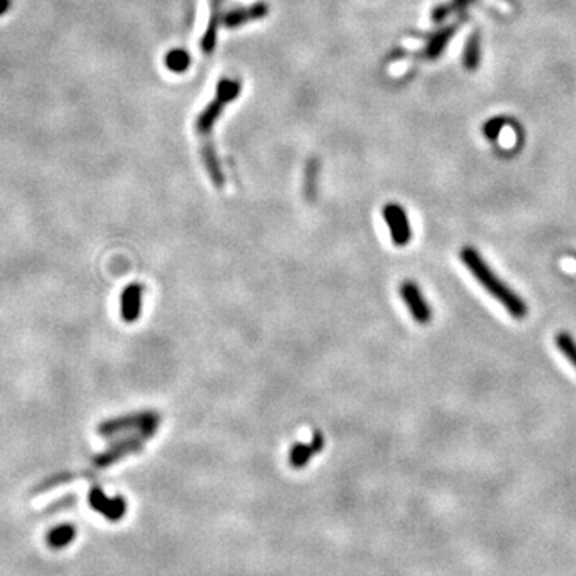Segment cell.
<instances>
[{
	"mask_svg": "<svg viewBox=\"0 0 576 576\" xmlns=\"http://www.w3.org/2000/svg\"><path fill=\"white\" fill-rule=\"evenodd\" d=\"M459 258L466 264L475 279L480 282V285L485 288L495 300L500 301L506 311L516 319H524L528 314V306L522 298H520L512 288H509L504 282L493 273L489 264L484 261L480 253L473 247H464L459 252Z\"/></svg>",
	"mask_w": 576,
	"mask_h": 576,
	"instance_id": "6da1fadb",
	"label": "cell"
},
{
	"mask_svg": "<svg viewBox=\"0 0 576 576\" xmlns=\"http://www.w3.org/2000/svg\"><path fill=\"white\" fill-rule=\"evenodd\" d=\"M77 530L72 524H61L58 527H55L53 530L48 531L47 535V545L52 547V549H63L69 545V542L74 541Z\"/></svg>",
	"mask_w": 576,
	"mask_h": 576,
	"instance_id": "4fadbf2b",
	"label": "cell"
},
{
	"mask_svg": "<svg viewBox=\"0 0 576 576\" xmlns=\"http://www.w3.org/2000/svg\"><path fill=\"white\" fill-rule=\"evenodd\" d=\"M324 445H325L324 434L320 431H315L311 444H300V442H298V444H295L290 448V455H288L290 466L295 469H303L304 466H308L312 456H315L317 453L324 450Z\"/></svg>",
	"mask_w": 576,
	"mask_h": 576,
	"instance_id": "ba28073f",
	"label": "cell"
},
{
	"mask_svg": "<svg viewBox=\"0 0 576 576\" xmlns=\"http://www.w3.org/2000/svg\"><path fill=\"white\" fill-rule=\"evenodd\" d=\"M10 5H12V2H10V0H0V16L7 13V10L10 8Z\"/></svg>",
	"mask_w": 576,
	"mask_h": 576,
	"instance_id": "d6986e66",
	"label": "cell"
},
{
	"mask_svg": "<svg viewBox=\"0 0 576 576\" xmlns=\"http://www.w3.org/2000/svg\"><path fill=\"white\" fill-rule=\"evenodd\" d=\"M202 159H203L205 170H207V173L210 176V180H212L213 186L215 187H223L224 186V173H223V168H221L218 156H216L213 146H210V144L203 146Z\"/></svg>",
	"mask_w": 576,
	"mask_h": 576,
	"instance_id": "7c38bea8",
	"label": "cell"
},
{
	"mask_svg": "<svg viewBox=\"0 0 576 576\" xmlns=\"http://www.w3.org/2000/svg\"><path fill=\"white\" fill-rule=\"evenodd\" d=\"M226 106H228V104L215 96L196 120L197 133H201V135H208V133L212 131L213 125L216 124V120L221 117V114H223Z\"/></svg>",
	"mask_w": 576,
	"mask_h": 576,
	"instance_id": "30bf717a",
	"label": "cell"
},
{
	"mask_svg": "<svg viewBox=\"0 0 576 576\" xmlns=\"http://www.w3.org/2000/svg\"><path fill=\"white\" fill-rule=\"evenodd\" d=\"M556 345L559 347V351H561L565 357L568 359V362L573 365L576 368V341L575 338L567 333V331H561L556 336Z\"/></svg>",
	"mask_w": 576,
	"mask_h": 576,
	"instance_id": "2e32d148",
	"label": "cell"
},
{
	"mask_svg": "<svg viewBox=\"0 0 576 576\" xmlns=\"http://www.w3.org/2000/svg\"><path fill=\"white\" fill-rule=\"evenodd\" d=\"M398 291H401L402 300L407 304L408 311L413 315V319L421 325L429 324L432 311L428 301H426L423 291L419 290V287L415 284L413 280H403Z\"/></svg>",
	"mask_w": 576,
	"mask_h": 576,
	"instance_id": "5b68a950",
	"label": "cell"
},
{
	"mask_svg": "<svg viewBox=\"0 0 576 576\" xmlns=\"http://www.w3.org/2000/svg\"><path fill=\"white\" fill-rule=\"evenodd\" d=\"M159 424L160 415L157 412H152V410H146V412H136L104 421V423L98 426V432L103 437H114L122 434V432L136 429L138 432H143V434L152 437L157 432Z\"/></svg>",
	"mask_w": 576,
	"mask_h": 576,
	"instance_id": "7a4b0ae2",
	"label": "cell"
},
{
	"mask_svg": "<svg viewBox=\"0 0 576 576\" xmlns=\"http://www.w3.org/2000/svg\"><path fill=\"white\" fill-rule=\"evenodd\" d=\"M242 92V87L237 80H231V79H223L218 82V85H216V98L221 99V101H224L226 104H229L234 101V99L239 98Z\"/></svg>",
	"mask_w": 576,
	"mask_h": 576,
	"instance_id": "9a60e30c",
	"label": "cell"
},
{
	"mask_svg": "<svg viewBox=\"0 0 576 576\" xmlns=\"http://www.w3.org/2000/svg\"><path fill=\"white\" fill-rule=\"evenodd\" d=\"M88 503H90V506L96 512L110 520V522H119L127 514V501L124 500V496L109 498L98 487H93L90 493H88Z\"/></svg>",
	"mask_w": 576,
	"mask_h": 576,
	"instance_id": "8992f818",
	"label": "cell"
},
{
	"mask_svg": "<svg viewBox=\"0 0 576 576\" xmlns=\"http://www.w3.org/2000/svg\"><path fill=\"white\" fill-rule=\"evenodd\" d=\"M165 66H167V69H170L171 72H176V74L187 71L191 66L189 53L182 48L170 50V52L165 55Z\"/></svg>",
	"mask_w": 576,
	"mask_h": 576,
	"instance_id": "5bb4252c",
	"label": "cell"
},
{
	"mask_svg": "<svg viewBox=\"0 0 576 576\" xmlns=\"http://www.w3.org/2000/svg\"><path fill=\"white\" fill-rule=\"evenodd\" d=\"M268 15V7L264 3H254L250 7H240L236 10H231L226 15H223V26L234 29V27H240L243 24L250 23V21L261 20Z\"/></svg>",
	"mask_w": 576,
	"mask_h": 576,
	"instance_id": "9c48e42d",
	"label": "cell"
},
{
	"mask_svg": "<svg viewBox=\"0 0 576 576\" xmlns=\"http://www.w3.org/2000/svg\"><path fill=\"white\" fill-rule=\"evenodd\" d=\"M383 218L389 226L391 239L396 247H405L412 240V224L408 215L398 203H387L383 208Z\"/></svg>",
	"mask_w": 576,
	"mask_h": 576,
	"instance_id": "277c9868",
	"label": "cell"
},
{
	"mask_svg": "<svg viewBox=\"0 0 576 576\" xmlns=\"http://www.w3.org/2000/svg\"><path fill=\"white\" fill-rule=\"evenodd\" d=\"M315 178H317V165L311 162L306 170V180H304V194H306V199H309V201H314L315 199V191H317Z\"/></svg>",
	"mask_w": 576,
	"mask_h": 576,
	"instance_id": "e0dca14e",
	"label": "cell"
},
{
	"mask_svg": "<svg viewBox=\"0 0 576 576\" xmlns=\"http://www.w3.org/2000/svg\"><path fill=\"white\" fill-rule=\"evenodd\" d=\"M144 287L141 284H130L124 288L120 296V314L124 322L135 324L141 315Z\"/></svg>",
	"mask_w": 576,
	"mask_h": 576,
	"instance_id": "52a82bcc",
	"label": "cell"
},
{
	"mask_svg": "<svg viewBox=\"0 0 576 576\" xmlns=\"http://www.w3.org/2000/svg\"><path fill=\"white\" fill-rule=\"evenodd\" d=\"M151 439L143 432H136L135 435L127 437V439H122L119 442H115L113 447H109L106 452H103L101 455H98L95 458V464L98 468H108L113 466V464L119 463L122 458L135 455V453L143 450L144 442Z\"/></svg>",
	"mask_w": 576,
	"mask_h": 576,
	"instance_id": "3957f363",
	"label": "cell"
},
{
	"mask_svg": "<svg viewBox=\"0 0 576 576\" xmlns=\"http://www.w3.org/2000/svg\"><path fill=\"white\" fill-rule=\"evenodd\" d=\"M479 61V41L477 37L470 38L469 45L466 48V55H464V63H466L468 69H474Z\"/></svg>",
	"mask_w": 576,
	"mask_h": 576,
	"instance_id": "ac0fdd59",
	"label": "cell"
},
{
	"mask_svg": "<svg viewBox=\"0 0 576 576\" xmlns=\"http://www.w3.org/2000/svg\"><path fill=\"white\" fill-rule=\"evenodd\" d=\"M219 24H223V15H221V2L218 0H213V7H212V18L208 21V29L205 31V34L202 37L201 47L202 52L210 55L216 47V38H218V29Z\"/></svg>",
	"mask_w": 576,
	"mask_h": 576,
	"instance_id": "8fae6325",
	"label": "cell"
}]
</instances>
